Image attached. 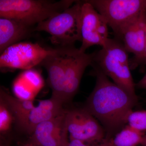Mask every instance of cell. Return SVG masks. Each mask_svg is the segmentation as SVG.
Returning <instances> with one entry per match:
<instances>
[{"mask_svg":"<svg viewBox=\"0 0 146 146\" xmlns=\"http://www.w3.org/2000/svg\"><path fill=\"white\" fill-rule=\"evenodd\" d=\"M92 66L96 81L83 108L100 122L105 131L104 140H108L127 125L128 117L138 104V97L131 96L100 69Z\"/></svg>","mask_w":146,"mask_h":146,"instance_id":"cell-1","label":"cell"},{"mask_svg":"<svg viewBox=\"0 0 146 146\" xmlns=\"http://www.w3.org/2000/svg\"><path fill=\"white\" fill-rule=\"evenodd\" d=\"M127 52L123 43L108 38L101 50L94 52L93 63L113 82L131 96L138 97L130 72Z\"/></svg>","mask_w":146,"mask_h":146,"instance_id":"cell-2","label":"cell"},{"mask_svg":"<svg viewBox=\"0 0 146 146\" xmlns=\"http://www.w3.org/2000/svg\"><path fill=\"white\" fill-rule=\"evenodd\" d=\"M76 1L0 0V17L11 18L33 27L62 12Z\"/></svg>","mask_w":146,"mask_h":146,"instance_id":"cell-3","label":"cell"},{"mask_svg":"<svg viewBox=\"0 0 146 146\" xmlns=\"http://www.w3.org/2000/svg\"><path fill=\"white\" fill-rule=\"evenodd\" d=\"M82 2L76 1L62 12L39 23L35 31H44L51 35V41L57 46H74L82 41L81 13Z\"/></svg>","mask_w":146,"mask_h":146,"instance_id":"cell-4","label":"cell"},{"mask_svg":"<svg viewBox=\"0 0 146 146\" xmlns=\"http://www.w3.org/2000/svg\"><path fill=\"white\" fill-rule=\"evenodd\" d=\"M86 1L104 17L117 36L127 24L146 11V0Z\"/></svg>","mask_w":146,"mask_h":146,"instance_id":"cell-5","label":"cell"},{"mask_svg":"<svg viewBox=\"0 0 146 146\" xmlns=\"http://www.w3.org/2000/svg\"><path fill=\"white\" fill-rule=\"evenodd\" d=\"M51 50L52 48L29 42H20L11 45L1 54V71L30 70L40 65Z\"/></svg>","mask_w":146,"mask_h":146,"instance_id":"cell-6","label":"cell"},{"mask_svg":"<svg viewBox=\"0 0 146 146\" xmlns=\"http://www.w3.org/2000/svg\"><path fill=\"white\" fill-rule=\"evenodd\" d=\"M65 122L70 139L98 146L105 138L104 128L83 108L65 110Z\"/></svg>","mask_w":146,"mask_h":146,"instance_id":"cell-7","label":"cell"},{"mask_svg":"<svg viewBox=\"0 0 146 146\" xmlns=\"http://www.w3.org/2000/svg\"><path fill=\"white\" fill-rule=\"evenodd\" d=\"M108 24L101 14L87 1L82 2L81 13L82 44V52L94 45L103 46L108 39Z\"/></svg>","mask_w":146,"mask_h":146,"instance_id":"cell-8","label":"cell"},{"mask_svg":"<svg viewBox=\"0 0 146 146\" xmlns=\"http://www.w3.org/2000/svg\"><path fill=\"white\" fill-rule=\"evenodd\" d=\"M69 47L52 48L50 52L40 64L48 73V83L52 91L51 97L60 101L63 104Z\"/></svg>","mask_w":146,"mask_h":146,"instance_id":"cell-9","label":"cell"},{"mask_svg":"<svg viewBox=\"0 0 146 146\" xmlns=\"http://www.w3.org/2000/svg\"><path fill=\"white\" fill-rule=\"evenodd\" d=\"M65 112L36 126L28 142L38 146H66L69 141L65 125Z\"/></svg>","mask_w":146,"mask_h":146,"instance_id":"cell-10","label":"cell"},{"mask_svg":"<svg viewBox=\"0 0 146 146\" xmlns=\"http://www.w3.org/2000/svg\"><path fill=\"white\" fill-rule=\"evenodd\" d=\"M63 105V102L52 97L40 101L37 106L16 120V122L22 130L31 135L39 124L63 114L65 110Z\"/></svg>","mask_w":146,"mask_h":146,"instance_id":"cell-11","label":"cell"},{"mask_svg":"<svg viewBox=\"0 0 146 146\" xmlns=\"http://www.w3.org/2000/svg\"><path fill=\"white\" fill-rule=\"evenodd\" d=\"M117 36L122 40L127 51L134 55L129 62L140 59L143 53L146 42V11L127 24Z\"/></svg>","mask_w":146,"mask_h":146,"instance_id":"cell-12","label":"cell"},{"mask_svg":"<svg viewBox=\"0 0 146 146\" xmlns=\"http://www.w3.org/2000/svg\"><path fill=\"white\" fill-rule=\"evenodd\" d=\"M29 26L11 18L0 17V53L8 47L28 37L35 31Z\"/></svg>","mask_w":146,"mask_h":146,"instance_id":"cell-13","label":"cell"},{"mask_svg":"<svg viewBox=\"0 0 146 146\" xmlns=\"http://www.w3.org/2000/svg\"><path fill=\"white\" fill-rule=\"evenodd\" d=\"M144 134L127 125L112 138L104 140L98 146H138L141 145Z\"/></svg>","mask_w":146,"mask_h":146,"instance_id":"cell-14","label":"cell"},{"mask_svg":"<svg viewBox=\"0 0 146 146\" xmlns=\"http://www.w3.org/2000/svg\"><path fill=\"white\" fill-rule=\"evenodd\" d=\"M0 99L2 100L13 113L15 121L28 113L35 107L33 100L21 99L12 96L2 88Z\"/></svg>","mask_w":146,"mask_h":146,"instance_id":"cell-15","label":"cell"},{"mask_svg":"<svg viewBox=\"0 0 146 146\" xmlns=\"http://www.w3.org/2000/svg\"><path fill=\"white\" fill-rule=\"evenodd\" d=\"M15 121L13 113L2 100H0V132L5 134L10 130Z\"/></svg>","mask_w":146,"mask_h":146,"instance_id":"cell-16","label":"cell"},{"mask_svg":"<svg viewBox=\"0 0 146 146\" xmlns=\"http://www.w3.org/2000/svg\"><path fill=\"white\" fill-rule=\"evenodd\" d=\"M127 125L137 131L146 132V110H132L128 115Z\"/></svg>","mask_w":146,"mask_h":146,"instance_id":"cell-17","label":"cell"},{"mask_svg":"<svg viewBox=\"0 0 146 146\" xmlns=\"http://www.w3.org/2000/svg\"><path fill=\"white\" fill-rule=\"evenodd\" d=\"M143 64H144V65L146 64V39L144 52L142 57L140 59H138V60H136V61L129 62L131 70H132V69L133 70L137 68L139 65H142Z\"/></svg>","mask_w":146,"mask_h":146,"instance_id":"cell-18","label":"cell"},{"mask_svg":"<svg viewBox=\"0 0 146 146\" xmlns=\"http://www.w3.org/2000/svg\"><path fill=\"white\" fill-rule=\"evenodd\" d=\"M65 146H96L84 143L82 141L76 139H70Z\"/></svg>","mask_w":146,"mask_h":146,"instance_id":"cell-19","label":"cell"},{"mask_svg":"<svg viewBox=\"0 0 146 146\" xmlns=\"http://www.w3.org/2000/svg\"><path fill=\"white\" fill-rule=\"evenodd\" d=\"M135 86L138 89L146 90V74L138 83L135 84Z\"/></svg>","mask_w":146,"mask_h":146,"instance_id":"cell-20","label":"cell"},{"mask_svg":"<svg viewBox=\"0 0 146 146\" xmlns=\"http://www.w3.org/2000/svg\"><path fill=\"white\" fill-rule=\"evenodd\" d=\"M141 145L142 146H146V132L143 136V140Z\"/></svg>","mask_w":146,"mask_h":146,"instance_id":"cell-21","label":"cell"},{"mask_svg":"<svg viewBox=\"0 0 146 146\" xmlns=\"http://www.w3.org/2000/svg\"><path fill=\"white\" fill-rule=\"evenodd\" d=\"M22 146H38L35 145H33V144L31 143H29V142H28V143H26L24 144Z\"/></svg>","mask_w":146,"mask_h":146,"instance_id":"cell-22","label":"cell"}]
</instances>
